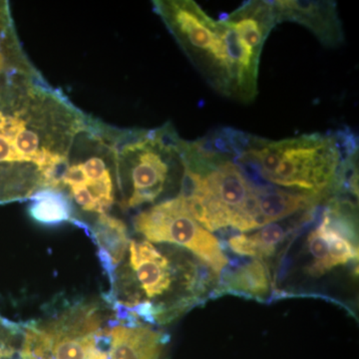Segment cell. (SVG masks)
I'll list each match as a JSON object with an SVG mask.
<instances>
[{
	"instance_id": "1",
	"label": "cell",
	"mask_w": 359,
	"mask_h": 359,
	"mask_svg": "<svg viewBox=\"0 0 359 359\" xmlns=\"http://www.w3.org/2000/svg\"><path fill=\"white\" fill-rule=\"evenodd\" d=\"M228 135L236 162L255 182L320 202L347 189L358 158V140L348 129L278 141L231 128Z\"/></svg>"
},
{
	"instance_id": "2",
	"label": "cell",
	"mask_w": 359,
	"mask_h": 359,
	"mask_svg": "<svg viewBox=\"0 0 359 359\" xmlns=\"http://www.w3.org/2000/svg\"><path fill=\"white\" fill-rule=\"evenodd\" d=\"M128 250L129 269L120 283L124 299L114 308L132 320L171 321L204 301L218 285L219 276L182 248L163 252L148 241L131 240Z\"/></svg>"
},
{
	"instance_id": "3",
	"label": "cell",
	"mask_w": 359,
	"mask_h": 359,
	"mask_svg": "<svg viewBox=\"0 0 359 359\" xmlns=\"http://www.w3.org/2000/svg\"><path fill=\"white\" fill-rule=\"evenodd\" d=\"M184 173L178 197L205 230L249 233L259 187L236 162L226 128L183 141Z\"/></svg>"
},
{
	"instance_id": "4",
	"label": "cell",
	"mask_w": 359,
	"mask_h": 359,
	"mask_svg": "<svg viewBox=\"0 0 359 359\" xmlns=\"http://www.w3.org/2000/svg\"><path fill=\"white\" fill-rule=\"evenodd\" d=\"M156 9L191 62L212 89L230 93L224 25L192 0L156 1Z\"/></svg>"
},
{
	"instance_id": "5",
	"label": "cell",
	"mask_w": 359,
	"mask_h": 359,
	"mask_svg": "<svg viewBox=\"0 0 359 359\" xmlns=\"http://www.w3.org/2000/svg\"><path fill=\"white\" fill-rule=\"evenodd\" d=\"M228 59L229 98L250 103L259 94L262 51L278 25L273 2L250 0L221 18Z\"/></svg>"
},
{
	"instance_id": "6",
	"label": "cell",
	"mask_w": 359,
	"mask_h": 359,
	"mask_svg": "<svg viewBox=\"0 0 359 359\" xmlns=\"http://www.w3.org/2000/svg\"><path fill=\"white\" fill-rule=\"evenodd\" d=\"M134 229L148 242L175 245L188 250L219 278L228 266V257L218 238L196 221L180 197L137 215Z\"/></svg>"
},
{
	"instance_id": "7",
	"label": "cell",
	"mask_w": 359,
	"mask_h": 359,
	"mask_svg": "<svg viewBox=\"0 0 359 359\" xmlns=\"http://www.w3.org/2000/svg\"><path fill=\"white\" fill-rule=\"evenodd\" d=\"M306 275L313 278L334 269L358 263V243L355 209L353 204L330 199L320 221L309 231L306 241Z\"/></svg>"
},
{
	"instance_id": "8",
	"label": "cell",
	"mask_w": 359,
	"mask_h": 359,
	"mask_svg": "<svg viewBox=\"0 0 359 359\" xmlns=\"http://www.w3.org/2000/svg\"><path fill=\"white\" fill-rule=\"evenodd\" d=\"M182 143L171 129H163L142 137L125 152L131 158L132 192L128 209L151 204L164 192L171 173L172 159L182 154Z\"/></svg>"
},
{
	"instance_id": "9",
	"label": "cell",
	"mask_w": 359,
	"mask_h": 359,
	"mask_svg": "<svg viewBox=\"0 0 359 359\" xmlns=\"http://www.w3.org/2000/svg\"><path fill=\"white\" fill-rule=\"evenodd\" d=\"M271 2L278 23L290 21L304 26L325 46L337 47L344 43V27L337 2L330 0H276Z\"/></svg>"
},
{
	"instance_id": "10",
	"label": "cell",
	"mask_w": 359,
	"mask_h": 359,
	"mask_svg": "<svg viewBox=\"0 0 359 359\" xmlns=\"http://www.w3.org/2000/svg\"><path fill=\"white\" fill-rule=\"evenodd\" d=\"M316 212L318 208L285 221L266 224L252 233L233 236L228 240L229 249L238 256L266 262L269 257H275L295 233L313 223Z\"/></svg>"
},
{
	"instance_id": "11",
	"label": "cell",
	"mask_w": 359,
	"mask_h": 359,
	"mask_svg": "<svg viewBox=\"0 0 359 359\" xmlns=\"http://www.w3.org/2000/svg\"><path fill=\"white\" fill-rule=\"evenodd\" d=\"M110 359H163L164 335L143 325L110 327Z\"/></svg>"
},
{
	"instance_id": "12",
	"label": "cell",
	"mask_w": 359,
	"mask_h": 359,
	"mask_svg": "<svg viewBox=\"0 0 359 359\" xmlns=\"http://www.w3.org/2000/svg\"><path fill=\"white\" fill-rule=\"evenodd\" d=\"M219 278L215 292H231L250 299L264 301L273 292V282L266 262L252 259L226 269Z\"/></svg>"
},
{
	"instance_id": "13",
	"label": "cell",
	"mask_w": 359,
	"mask_h": 359,
	"mask_svg": "<svg viewBox=\"0 0 359 359\" xmlns=\"http://www.w3.org/2000/svg\"><path fill=\"white\" fill-rule=\"evenodd\" d=\"M93 236L96 238L101 263L113 283L116 266L121 263L129 247L126 226L119 219L100 215Z\"/></svg>"
},
{
	"instance_id": "14",
	"label": "cell",
	"mask_w": 359,
	"mask_h": 359,
	"mask_svg": "<svg viewBox=\"0 0 359 359\" xmlns=\"http://www.w3.org/2000/svg\"><path fill=\"white\" fill-rule=\"evenodd\" d=\"M29 214L37 223L54 226L69 221L72 207L62 193L45 189L33 196Z\"/></svg>"
},
{
	"instance_id": "15",
	"label": "cell",
	"mask_w": 359,
	"mask_h": 359,
	"mask_svg": "<svg viewBox=\"0 0 359 359\" xmlns=\"http://www.w3.org/2000/svg\"><path fill=\"white\" fill-rule=\"evenodd\" d=\"M90 195L93 198L97 205V212L103 215L110 209L114 202L113 198V183L109 172H107L102 178L96 181H87L85 184Z\"/></svg>"
},
{
	"instance_id": "16",
	"label": "cell",
	"mask_w": 359,
	"mask_h": 359,
	"mask_svg": "<svg viewBox=\"0 0 359 359\" xmlns=\"http://www.w3.org/2000/svg\"><path fill=\"white\" fill-rule=\"evenodd\" d=\"M39 137L32 130L23 129L14 137L13 144L18 154L25 162H33L36 164L41 149L39 148Z\"/></svg>"
},
{
	"instance_id": "17",
	"label": "cell",
	"mask_w": 359,
	"mask_h": 359,
	"mask_svg": "<svg viewBox=\"0 0 359 359\" xmlns=\"http://www.w3.org/2000/svg\"><path fill=\"white\" fill-rule=\"evenodd\" d=\"M82 165H83L85 175L88 181H96V180L101 179L108 172V170L106 169L105 162L101 158H90Z\"/></svg>"
},
{
	"instance_id": "18",
	"label": "cell",
	"mask_w": 359,
	"mask_h": 359,
	"mask_svg": "<svg viewBox=\"0 0 359 359\" xmlns=\"http://www.w3.org/2000/svg\"><path fill=\"white\" fill-rule=\"evenodd\" d=\"M71 195L74 198L75 202L77 203L82 209L88 212H96L97 205L94 202L93 198L90 195L89 191L86 187L79 186L70 188Z\"/></svg>"
},
{
	"instance_id": "19",
	"label": "cell",
	"mask_w": 359,
	"mask_h": 359,
	"mask_svg": "<svg viewBox=\"0 0 359 359\" xmlns=\"http://www.w3.org/2000/svg\"><path fill=\"white\" fill-rule=\"evenodd\" d=\"M87 177L85 175L83 165H73L68 168L67 171L63 177V185L73 187L85 186L87 183Z\"/></svg>"
},
{
	"instance_id": "20",
	"label": "cell",
	"mask_w": 359,
	"mask_h": 359,
	"mask_svg": "<svg viewBox=\"0 0 359 359\" xmlns=\"http://www.w3.org/2000/svg\"><path fill=\"white\" fill-rule=\"evenodd\" d=\"M0 162H25L14 148L13 142L0 137Z\"/></svg>"
},
{
	"instance_id": "21",
	"label": "cell",
	"mask_w": 359,
	"mask_h": 359,
	"mask_svg": "<svg viewBox=\"0 0 359 359\" xmlns=\"http://www.w3.org/2000/svg\"><path fill=\"white\" fill-rule=\"evenodd\" d=\"M2 66H4V57H2L1 53H0V70H1Z\"/></svg>"
}]
</instances>
